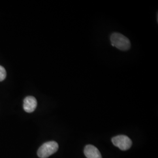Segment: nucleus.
Returning a JSON list of instances; mask_svg holds the SVG:
<instances>
[{"mask_svg":"<svg viewBox=\"0 0 158 158\" xmlns=\"http://www.w3.org/2000/svg\"><path fill=\"white\" fill-rule=\"evenodd\" d=\"M111 45L120 51H126L131 48V42L126 36L119 33H113L110 37Z\"/></svg>","mask_w":158,"mask_h":158,"instance_id":"1","label":"nucleus"},{"mask_svg":"<svg viewBox=\"0 0 158 158\" xmlns=\"http://www.w3.org/2000/svg\"><path fill=\"white\" fill-rule=\"evenodd\" d=\"M58 148L59 145L56 142H47L40 147L37 154L40 158H48L56 152Z\"/></svg>","mask_w":158,"mask_h":158,"instance_id":"2","label":"nucleus"},{"mask_svg":"<svg viewBox=\"0 0 158 158\" xmlns=\"http://www.w3.org/2000/svg\"><path fill=\"white\" fill-rule=\"evenodd\" d=\"M114 145L118 147L122 151H127L132 146V141L127 136L121 135L115 136L112 138Z\"/></svg>","mask_w":158,"mask_h":158,"instance_id":"3","label":"nucleus"},{"mask_svg":"<svg viewBox=\"0 0 158 158\" xmlns=\"http://www.w3.org/2000/svg\"><path fill=\"white\" fill-rule=\"evenodd\" d=\"M37 107L36 99L33 96H28L23 100V109L27 113H32Z\"/></svg>","mask_w":158,"mask_h":158,"instance_id":"4","label":"nucleus"},{"mask_svg":"<svg viewBox=\"0 0 158 158\" xmlns=\"http://www.w3.org/2000/svg\"><path fill=\"white\" fill-rule=\"evenodd\" d=\"M84 153L87 158H102L98 149L92 145H88L85 147Z\"/></svg>","mask_w":158,"mask_h":158,"instance_id":"5","label":"nucleus"},{"mask_svg":"<svg viewBox=\"0 0 158 158\" xmlns=\"http://www.w3.org/2000/svg\"><path fill=\"white\" fill-rule=\"evenodd\" d=\"M6 76V69L3 66L0 65V81L4 80Z\"/></svg>","mask_w":158,"mask_h":158,"instance_id":"6","label":"nucleus"}]
</instances>
